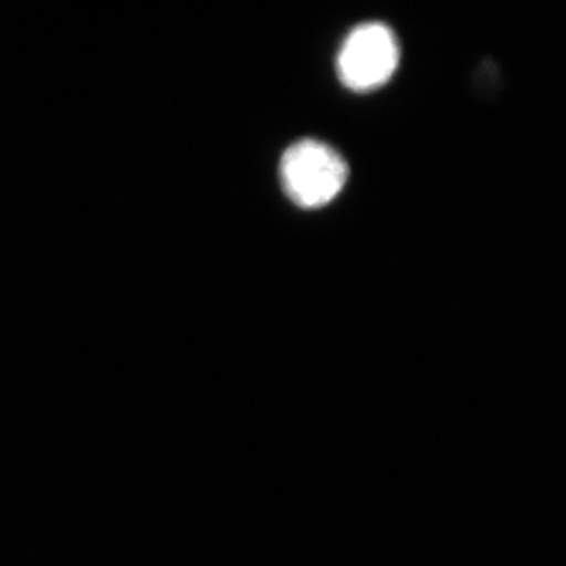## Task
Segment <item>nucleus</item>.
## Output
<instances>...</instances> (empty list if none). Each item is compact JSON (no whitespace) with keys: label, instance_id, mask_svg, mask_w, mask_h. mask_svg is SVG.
Masks as SVG:
<instances>
[{"label":"nucleus","instance_id":"obj_2","mask_svg":"<svg viewBox=\"0 0 566 566\" xmlns=\"http://www.w3.org/2000/svg\"><path fill=\"white\" fill-rule=\"evenodd\" d=\"M400 62V44L382 22H365L348 33L337 57L338 80L353 92L382 87Z\"/></svg>","mask_w":566,"mask_h":566},{"label":"nucleus","instance_id":"obj_1","mask_svg":"<svg viewBox=\"0 0 566 566\" xmlns=\"http://www.w3.org/2000/svg\"><path fill=\"white\" fill-rule=\"evenodd\" d=\"M279 172L283 191L304 210L333 202L349 175L345 159L329 145L314 139L300 140L286 148Z\"/></svg>","mask_w":566,"mask_h":566}]
</instances>
